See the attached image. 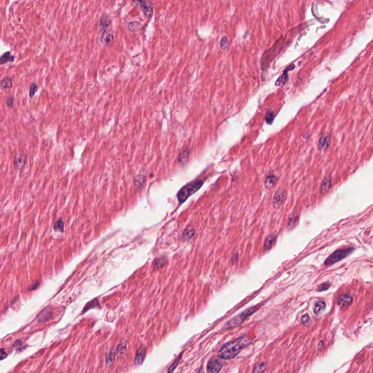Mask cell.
Returning <instances> with one entry per match:
<instances>
[{"instance_id": "cell-1", "label": "cell", "mask_w": 373, "mask_h": 373, "mask_svg": "<svg viewBox=\"0 0 373 373\" xmlns=\"http://www.w3.org/2000/svg\"><path fill=\"white\" fill-rule=\"evenodd\" d=\"M248 337L242 336L224 344L218 351L219 357L221 359L229 360L237 356L243 348L251 343Z\"/></svg>"}, {"instance_id": "cell-2", "label": "cell", "mask_w": 373, "mask_h": 373, "mask_svg": "<svg viewBox=\"0 0 373 373\" xmlns=\"http://www.w3.org/2000/svg\"><path fill=\"white\" fill-rule=\"evenodd\" d=\"M204 180L198 179L193 181L180 189L177 194V198L180 204H182L188 198L189 196L196 193L204 184Z\"/></svg>"}, {"instance_id": "cell-3", "label": "cell", "mask_w": 373, "mask_h": 373, "mask_svg": "<svg viewBox=\"0 0 373 373\" xmlns=\"http://www.w3.org/2000/svg\"><path fill=\"white\" fill-rule=\"evenodd\" d=\"M258 308H259L258 306H254V307H251V308H250L247 309V310L244 311L242 313H240V314L237 315V316L234 317L233 319L229 320V321L224 325V328L225 329L233 328V327H235V326L240 325L242 323H244V321L247 319V318H248L249 316H250L251 315H252L254 313H255L256 311L258 310Z\"/></svg>"}, {"instance_id": "cell-4", "label": "cell", "mask_w": 373, "mask_h": 373, "mask_svg": "<svg viewBox=\"0 0 373 373\" xmlns=\"http://www.w3.org/2000/svg\"><path fill=\"white\" fill-rule=\"evenodd\" d=\"M354 250V249L351 248V247L337 249V250L334 251L332 255L326 258V260L324 261V265L330 266L331 265H333L337 262L340 261V260L347 257L348 255H349Z\"/></svg>"}, {"instance_id": "cell-5", "label": "cell", "mask_w": 373, "mask_h": 373, "mask_svg": "<svg viewBox=\"0 0 373 373\" xmlns=\"http://www.w3.org/2000/svg\"><path fill=\"white\" fill-rule=\"evenodd\" d=\"M222 367V363L217 357H213L209 360L207 365L208 373H219Z\"/></svg>"}, {"instance_id": "cell-6", "label": "cell", "mask_w": 373, "mask_h": 373, "mask_svg": "<svg viewBox=\"0 0 373 373\" xmlns=\"http://www.w3.org/2000/svg\"><path fill=\"white\" fill-rule=\"evenodd\" d=\"M353 302V297L350 294L345 293L341 295L337 299V304L340 308H346L349 306Z\"/></svg>"}, {"instance_id": "cell-7", "label": "cell", "mask_w": 373, "mask_h": 373, "mask_svg": "<svg viewBox=\"0 0 373 373\" xmlns=\"http://www.w3.org/2000/svg\"><path fill=\"white\" fill-rule=\"evenodd\" d=\"M26 156L23 152H18L14 158V165L15 169H21L25 166Z\"/></svg>"}, {"instance_id": "cell-8", "label": "cell", "mask_w": 373, "mask_h": 373, "mask_svg": "<svg viewBox=\"0 0 373 373\" xmlns=\"http://www.w3.org/2000/svg\"><path fill=\"white\" fill-rule=\"evenodd\" d=\"M285 192L284 189H279L275 193L274 197H273V206L275 207H279L282 204L285 199Z\"/></svg>"}, {"instance_id": "cell-9", "label": "cell", "mask_w": 373, "mask_h": 373, "mask_svg": "<svg viewBox=\"0 0 373 373\" xmlns=\"http://www.w3.org/2000/svg\"><path fill=\"white\" fill-rule=\"evenodd\" d=\"M114 39V32L112 29H107L103 31L101 37V41L104 45H109Z\"/></svg>"}, {"instance_id": "cell-10", "label": "cell", "mask_w": 373, "mask_h": 373, "mask_svg": "<svg viewBox=\"0 0 373 373\" xmlns=\"http://www.w3.org/2000/svg\"><path fill=\"white\" fill-rule=\"evenodd\" d=\"M330 136L328 134H323L320 137L318 142V148L319 150H326L330 146Z\"/></svg>"}, {"instance_id": "cell-11", "label": "cell", "mask_w": 373, "mask_h": 373, "mask_svg": "<svg viewBox=\"0 0 373 373\" xmlns=\"http://www.w3.org/2000/svg\"><path fill=\"white\" fill-rule=\"evenodd\" d=\"M138 3L139 4L140 8L142 10L145 16L148 18L151 17L152 15V13H153V8H152V6L149 5L147 2L143 1L138 2Z\"/></svg>"}, {"instance_id": "cell-12", "label": "cell", "mask_w": 373, "mask_h": 373, "mask_svg": "<svg viewBox=\"0 0 373 373\" xmlns=\"http://www.w3.org/2000/svg\"><path fill=\"white\" fill-rule=\"evenodd\" d=\"M52 316L53 311L45 309V310L42 311V312L39 313L38 317H37V321H38L39 323H43V322H45L48 321V320H50L52 318Z\"/></svg>"}, {"instance_id": "cell-13", "label": "cell", "mask_w": 373, "mask_h": 373, "mask_svg": "<svg viewBox=\"0 0 373 373\" xmlns=\"http://www.w3.org/2000/svg\"><path fill=\"white\" fill-rule=\"evenodd\" d=\"M145 355H146V350L144 348H139L136 351L135 359H134V362L136 365H141L144 361Z\"/></svg>"}, {"instance_id": "cell-14", "label": "cell", "mask_w": 373, "mask_h": 373, "mask_svg": "<svg viewBox=\"0 0 373 373\" xmlns=\"http://www.w3.org/2000/svg\"><path fill=\"white\" fill-rule=\"evenodd\" d=\"M331 187H332V179H331L330 176L325 177L324 179V180L322 181L321 184V193L323 194L326 193V192L330 190Z\"/></svg>"}, {"instance_id": "cell-15", "label": "cell", "mask_w": 373, "mask_h": 373, "mask_svg": "<svg viewBox=\"0 0 373 373\" xmlns=\"http://www.w3.org/2000/svg\"><path fill=\"white\" fill-rule=\"evenodd\" d=\"M110 23H111V19H110V17L109 15L107 14L103 15L102 17L101 18L100 23H99V26H100L101 29H102L103 31L108 29L107 28L109 27Z\"/></svg>"}, {"instance_id": "cell-16", "label": "cell", "mask_w": 373, "mask_h": 373, "mask_svg": "<svg viewBox=\"0 0 373 373\" xmlns=\"http://www.w3.org/2000/svg\"><path fill=\"white\" fill-rule=\"evenodd\" d=\"M295 67L294 65H291L290 67H288L287 69H285V71H284V74L281 75V77H280L279 79L276 80L275 82V85H284V84L286 83V82L287 81L288 79V75H287V72L290 71V69H293V68Z\"/></svg>"}, {"instance_id": "cell-17", "label": "cell", "mask_w": 373, "mask_h": 373, "mask_svg": "<svg viewBox=\"0 0 373 373\" xmlns=\"http://www.w3.org/2000/svg\"><path fill=\"white\" fill-rule=\"evenodd\" d=\"M114 358H115V354H114V350L112 349L108 350L106 354V365L107 367H109L113 365Z\"/></svg>"}, {"instance_id": "cell-18", "label": "cell", "mask_w": 373, "mask_h": 373, "mask_svg": "<svg viewBox=\"0 0 373 373\" xmlns=\"http://www.w3.org/2000/svg\"><path fill=\"white\" fill-rule=\"evenodd\" d=\"M277 177L274 175H269L266 177L265 180V186L267 189H271L274 187V185L276 182Z\"/></svg>"}, {"instance_id": "cell-19", "label": "cell", "mask_w": 373, "mask_h": 373, "mask_svg": "<svg viewBox=\"0 0 373 373\" xmlns=\"http://www.w3.org/2000/svg\"><path fill=\"white\" fill-rule=\"evenodd\" d=\"M194 233H195V229H194L193 227H187L182 234V239L184 240H189L193 237Z\"/></svg>"}, {"instance_id": "cell-20", "label": "cell", "mask_w": 373, "mask_h": 373, "mask_svg": "<svg viewBox=\"0 0 373 373\" xmlns=\"http://www.w3.org/2000/svg\"><path fill=\"white\" fill-rule=\"evenodd\" d=\"M189 149L184 148V149L181 150L179 155V158H178V160H179V162L181 163H184L185 162H187V160L189 159Z\"/></svg>"}, {"instance_id": "cell-21", "label": "cell", "mask_w": 373, "mask_h": 373, "mask_svg": "<svg viewBox=\"0 0 373 373\" xmlns=\"http://www.w3.org/2000/svg\"><path fill=\"white\" fill-rule=\"evenodd\" d=\"M127 350V343L125 341L121 342L117 347L116 350V354L118 356H122L126 353Z\"/></svg>"}, {"instance_id": "cell-22", "label": "cell", "mask_w": 373, "mask_h": 373, "mask_svg": "<svg viewBox=\"0 0 373 373\" xmlns=\"http://www.w3.org/2000/svg\"><path fill=\"white\" fill-rule=\"evenodd\" d=\"M275 235H269L268 238H266L265 241V244H264V250L265 251H268L270 250L271 249V247H272L273 243L275 240Z\"/></svg>"}, {"instance_id": "cell-23", "label": "cell", "mask_w": 373, "mask_h": 373, "mask_svg": "<svg viewBox=\"0 0 373 373\" xmlns=\"http://www.w3.org/2000/svg\"><path fill=\"white\" fill-rule=\"evenodd\" d=\"M13 79L11 77H5L1 82V88L2 90H8L12 88Z\"/></svg>"}, {"instance_id": "cell-24", "label": "cell", "mask_w": 373, "mask_h": 373, "mask_svg": "<svg viewBox=\"0 0 373 373\" xmlns=\"http://www.w3.org/2000/svg\"><path fill=\"white\" fill-rule=\"evenodd\" d=\"M13 61H14V56H13V55H11L10 51L6 52L5 53L2 55L1 59H0V62H1L2 64H4V63L8 62H13Z\"/></svg>"}, {"instance_id": "cell-25", "label": "cell", "mask_w": 373, "mask_h": 373, "mask_svg": "<svg viewBox=\"0 0 373 373\" xmlns=\"http://www.w3.org/2000/svg\"><path fill=\"white\" fill-rule=\"evenodd\" d=\"M98 307H100V305H99L98 300L95 299L93 300H92V301L89 302L87 305H86L85 306V308H84V309H83V313H85L86 311L90 310V309L94 308H98Z\"/></svg>"}, {"instance_id": "cell-26", "label": "cell", "mask_w": 373, "mask_h": 373, "mask_svg": "<svg viewBox=\"0 0 373 373\" xmlns=\"http://www.w3.org/2000/svg\"><path fill=\"white\" fill-rule=\"evenodd\" d=\"M325 308H326L325 302L323 301H319V302H317L315 304L314 309H313V310H314V313H315V314L319 315L320 313H321L322 311L325 309Z\"/></svg>"}, {"instance_id": "cell-27", "label": "cell", "mask_w": 373, "mask_h": 373, "mask_svg": "<svg viewBox=\"0 0 373 373\" xmlns=\"http://www.w3.org/2000/svg\"><path fill=\"white\" fill-rule=\"evenodd\" d=\"M145 182V176L142 175H139L136 176L135 179V187L136 189H141L144 185Z\"/></svg>"}, {"instance_id": "cell-28", "label": "cell", "mask_w": 373, "mask_h": 373, "mask_svg": "<svg viewBox=\"0 0 373 373\" xmlns=\"http://www.w3.org/2000/svg\"><path fill=\"white\" fill-rule=\"evenodd\" d=\"M266 370V365L265 362H259L255 366L252 373H264Z\"/></svg>"}, {"instance_id": "cell-29", "label": "cell", "mask_w": 373, "mask_h": 373, "mask_svg": "<svg viewBox=\"0 0 373 373\" xmlns=\"http://www.w3.org/2000/svg\"><path fill=\"white\" fill-rule=\"evenodd\" d=\"M166 262H167V259L165 257L159 258V259L157 260L155 262H154V270H160V269L162 268L165 265V264L166 263Z\"/></svg>"}, {"instance_id": "cell-30", "label": "cell", "mask_w": 373, "mask_h": 373, "mask_svg": "<svg viewBox=\"0 0 373 373\" xmlns=\"http://www.w3.org/2000/svg\"><path fill=\"white\" fill-rule=\"evenodd\" d=\"M54 229L56 231L63 232V222L62 219H59L54 224Z\"/></svg>"}, {"instance_id": "cell-31", "label": "cell", "mask_w": 373, "mask_h": 373, "mask_svg": "<svg viewBox=\"0 0 373 373\" xmlns=\"http://www.w3.org/2000/svg\"><path fill=\"white\" fill-rule=\"evenodd\" d=\"M37 90H38V86L37 85V84L35 83H32L30 85V88H29V96L31 98H32L33 96H34L35 93H36Z\"/></svg>"}, {"instance_id": "cell-32", "label": "cell", "mask_w": 373, "mask_h": 373, "mask_svg": "<svg viewBox=\"0 0 373 373\" xmlns=\"http://www.w3.org/2000/svg\"><path fill=\"white\" fill-rule=\"evenodd\" d=\"M297 217L296 216H295L294 214H291V216L289 218V221H288V227L290 229H292L295 226V222H296L297 220Z\"/></svg>"}, {"instance_id": "cell-33", "label": "cell", "mask_w": 373, "mask_h": 373, "mask_svg": "<svg viewBox=\"0 0 373 373\" xmlns=\"http://www.w3.org/2000/svg\"><path fill=\"white\" fill-rule=\"evenodd\" d=\"M273 119H274V114H273V112L272 111H270V110H268V111L267 112L266 116H265L266 122L268 123V124H270V123H272Z\"/></svg>"}, {"instance_id": "cell-34", "label": "cell", "mask_w": 373, "mask_h": 373, "mask_svg": "<svg viewBox=\"0 0 373 373\" xmlns=\"http://www.w3.org/2000/svg\"><path fill=\"white\" fill-rule=\"evenodd\" d=\"M220 45H221V48L223 50L227 49V48H228V47H229V45L228 38H227V37H222V40H221V43H220Z\"/></svg>"}, {"instance_id": "cell-35", "label": "cell", "mask_w": 373, "mask_h": 373, "mask_svg": "<svg viewBox=\"0 0 373 373\" xmlns=\"http://www.w3.org/2000/svg\"><path fill=\"white\" fill-rule=\"evenodd\" d=\"M181 358H182V354H181V355H180V356H179V358H177V359H176V360H175V361H174V363H173V364H172V365H171V367H170V368H169V373H171V372H173V371H174V370H175V369H176V367H177V365H178V364H179V361H180V359H181Z\"/></svg>"}, {"instance_id": "cell-36", "label": "cell", "mask_w": 373, "mask_h": 373, "mask_svg": "<svg viewBox=\"0 0 373 373\" xmlns=\"http://www.w3.org/2000/svg\"><path fill=\"white\" fill-rule=\"evenodd\" d=\"M330 286H331L330 283H329V282H326V283L322 284L321 285H320L319 286V288H318V291H319V292H323V291L327 290L330 287Z\"/></svg>"}, {"instance_id": "cell-37", "label": "cell", "mask_w": 373, "mask_h": 373, "mask_svg": "<svg viewBox=\"0 0 373 373\" xmlns=\"http://www.w3.org/2000/svg\"><path fill=\"white\" fill-rule=\"evenodd\" d=\"M301 321H302V323L304 325H308V323L310 321V319L308 314H305L302 316Z\"/></svg>"}, {"instance_id": "cell-38", "label": "cell", "mask_w": 373, "mask_h": 373, "mask_svg": "<svg viewBox=\"0 0 373 373\" xmlns=\"http://www.w3.org/2000/svg\"><path fill=\"white\" fill-rule=\"evenodd\" d=\"M13 103H14V99H13V97H11V96L8 97V98L6 99V103H7V105H8V107H13Z\"/></svg>"}, {"instance_id": "cell-39", "label": "cell", "mask_w": 373, "mask_h": 373, "mask_svg": "<svg viewBox=\"0 0 373 373\" xmlns=\"http://www.w3.org/2000/svg\"><path fill=\"white\" fill-rule=\"evenodd\" d=\"M238 255L237 253H235V255L233 256V257H232V262H233V263H235L238 261Z\"/></svg>"}, {"instance_id": "cell-40", "label": "cell", "mask_w": 373, "mask_h": 373, "mask_svg": "<svg viewBox=\"0 0 373 373\" xmlns=\"http://www.w3.org/2000/svg\"><path fill=\"white\" fill-rule=\"evenodd\" d=\"M7 357V354L5 352H4V350L3 348H2L1 350V360H3L4 359H5Z\"/></svg>"}, {"instance_id": "cell-41", "label": "cell", "mask_w": 373, "mask_h": 373, "mask_svg": "<svg viewBox=\"0 0 373 373\" xmlns=\"http://www.w3.org/2000/svg\"><path fill=\"white\" fill-rule=\"evenodd\" d=\"M39 285V283H35V284H33V285L32 286V287H30V289H28V290H35V289H37V287H38Z\"/></svg>"}, {"instance_id": "cell-42", "label": "cell", "mask_w": 373, "mask_h": 373, "mask_svg": "<svg viewBox=\"0 0 373 373\" xmlns=\"http://www.w3.org/2000/svg\"><path fill=\"white\" fill-rule=\"evenodd\" d=\"M290 373H291V372H290Z\"/></svg>"}]
</instances>
